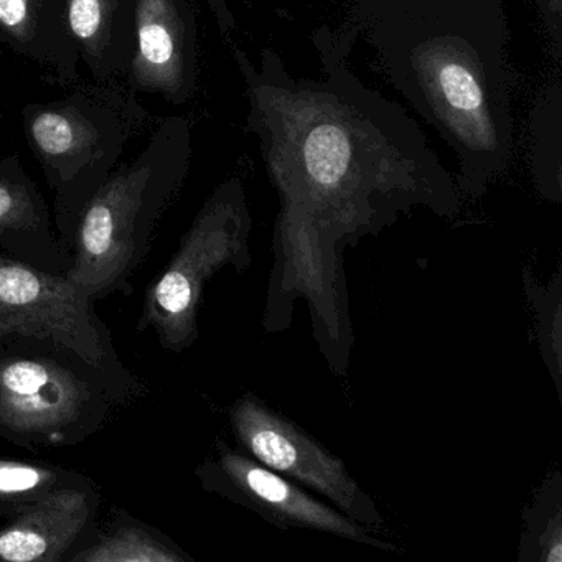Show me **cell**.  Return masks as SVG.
I'll return each mask as SVG.
<instances>
[{"label":"cell","instance_id":"obj_1","mask_svg":"<svg viewBox=\"0 0 562 562\" xmlns=\"http://www.w3.org/2000/svg\"><path fill=\"white\" fill-rule=\"evenodd\" d=\"M322 78H297L262 48L256 65L235 48L258 139L279 196L262 328L288 330L307 304L312 337L335 376H347L355 347L344 252L417 209L460 212L456 180L403 106L348 67L330 29L312 35Z\"/></svg>","mask_w":562,"mask_h":562},{"label":"cell","instance_id":"obj_2","mask_svg":"<svg viewBox=\"0 0 562 562\" xmlns=\"http://www.w3.org/2000/svg\"><path fill=\"white\" fill-rule=\"evenodd\" d=\"M361 34L381 74L452 150L459 192L485 195L515 150L503 0H391Z\"/></svg>","mask_w":562,"mask_h":562},{"label":"cell","instance_id":"obj_3","mask_svg":"<svg viewBox=\"0 0 562 562\" xmlns=\"http://www.w3.org/2000/svg\"><path fill=\"white\" fill-rule=\"evenodd\" d=\"M139 397L68 348L0 335V437L15 446H81Z\"/></svg>","mask_w":562,"mask_h":562},{"label":"cell","instance_id":"obj_4","mask_svg":"<svg viewBox=\"0 0 562 562\" xmlns=\"http://www.w3.org/2000/svg\"><path fill=\"white\" fill-rule=\"evenodd\" d=\"M252 218L245 186L225 180L206 200L179 249L144 295L137 330L153 331L169 353H182L200 337L205 288L225 268L239 274L251 266Z\"/></svg>","mask_w":562,"mask_h":562},{"label":"cell","instance_id":"obj_5","mask_svg":"<svg viewBox=\"0 0 562 562\" xmlns=\"http://www.w3.org/2000/svg\"><path fill=\"white\" fill-rule=\"evenodd\" d=\"M172 182H157L146 164L121 170L93 193L75 228L67 278L93 302L131 295L153 249Z\"/></svg>","mask_w":562,"mask_h":562},{"label":"cell","instance_id":"obj_6","mask_svg":"<svg viewBox=\"0 0 562 562\" xmlns=\"http://www.w3.org/2000/svg\"><path fill=\"white\" fill-rule=\"evenodd\" d=\"M94 304L67 276L0 252V335L60 345L146 396L149 387L124 364Z\"/></svg>","mask_w":562,"mask_h":562},{"label":"cell","instance_id":"obj_7","mask_svg":"<svg viewBox=\"0 0 562 562\" xmlns=\"http://www.w3.org/2000/svg\"><path fill=\"white\" fill-rule=\"evenodd\" d=\"M238 449L279 475L327 499L370 531L384 536L386 519L376 503L334 456L299 424L282 416L255 393H245L228 413Z\"/></svg>","mask_w":562,"mask_h":562},{"label":"cell","instance_id":"obj_8","mask_svg":"<svg viewBox=\"0 0 562 562\" xmlns=\"http://www.w3.org/2000/svg\"><path fill=\"white\" fill-rule=\"evenodd\" d=\"M195 476L206 492L256 513L284 531L308 529L370 548L396 551V546L383 536L380 538L330 503L256 462L238 447L233 449L225 440H216L215 450L196 467Z\"/></svg>","mask_w":562,"mask_h":562},{"label":"cell","instance_id":"obj_9","mask_svg":"<svg viewBox=\"0 0 562 562\" xmlns=\"http://www.w3.org/2000/svg\"><path fill=\"white\" fill-rule=\"evenodd\" d=\"M100 503L83 473L57 486L0 528V561L67 562L97 529Z\"/></svg>","mask_w":562,"mask_h":562},{"label":"cell","instance_id":"obj_10","mask_svg":"<svg viewBox=\"0 0 562 562\" xmlns=\"http://www.w3.org/2000/svg\"><path fill=\"white\" fill-rule=\"evenodd\" d=\"M136 25V80L170 98L189 91L193 77V37L180 0H137Z\"/></svg>","mask_w":562,"mask_h":562},{"label":"cell","instance_id":"obj_11","mask_svg":"<svg viewBox=\"0 0 562 562\" xmlns=\"http://www.w3.org/2000/svg\"><path fill=\"white\" fill-rule=\"evenodd\" d=\"M0 252L54 274L70 271V249L52 229L44 202L25 183L0 180Z\"/></svg>","mask_w":562,"mask_h":562},{"label":"cell","instance_id":"obj_12","mask_svg":"<svg viewBox=\"0 0 562 562\" xmlns=\"http://www.w3.org/2000/svg\"><path fill=\"white\" fill-rule=\"evenodd\" d=\"M67 562H193V558L153 526L117 509Z\"/></svg>","mask_w":562,"mask_h":562},{"label":"cell","instance_id":"obj_13","mask_svg":"<svg viewBox=\"0 0 562 562\" xmlns=\"http://www.w3.org/2000/svg\"><path fill=\"white\" fill-rule=\"evenodd\" d=\"M529 164L542 199L562 202V93L559 83L546 88L529 117Z\"/></svg>","mask_w":562,"mask_h":562},{"label":"cell","instance_id":"obj_14","mask_svg":"<svg viewBox=\"0 0 562 562\" xmlns=\"http://www.w3.org/2000/svg\"><path fill=\"white\" fill-rule=\"evenodd\" d=\"M519 562L562 561V475L554 470L522 512Z\"/></svg>","mask_w":562,"mask_h":562},{"label":"cell","instance_id":"obj_15","mask_svg":"<svg viewBox=\"0 0 562 562\" xmlns=\"http://www.w3.org/2000/svg\"><path fill=\"white\" fill-rule=\"evenodd\" d=\"M526 297L535 315L539 355L551 374L555 393L562 401V272H554L549 284H542L531 269L522 272Z\"/></svg>","mask_w":562,"mask_h":562},{"label":"cell","instance_id":"obj_16","mask_svg":"<svg viewBox=\"0 0 562 562\" xmlns=\"http://www.w3.org/2000/svg\"><path fill=\"white\" fill-rule=\"evenodd\" d=\"M80 475L50 463L0 459V515L11 518L19 509Z\"/></svg>","mask_w":562,"mask_h":562},{"label":"cell","instance_id":"obj_17","mask_svg":"<svg viewBox=\"0 0 562 562\" xmlns=\"http://www.w3.org/2000/svg\"><path fill=\"white\" fill-rule=\"evenodd\" d=\"M32 137L48 159L71 156L90 140L87 124L68 111H45L32 123Z\"/></svg>","mask_w":562,"mask_h":562},{"label":"cell","instance_id":"obj_18","mask_svg":"<svg viewBox=\"0 0 562 562\" xmlns=\"http://www.w3.org/2000/svg\"><path fill=\"white\" fill-rule=\"evenodd\" d=\"M114 0H68V22L78 41L100 55L110 38Z\"/></svg>","mask_w":562,"mask_h":562},{"label":"cell","instance_id":"obj_19","mask_svg":"<svg viewBox=\"0 0 562 562\" xmlns=\"http://www.w3.org/2000/svg\"><path fill=\"white\" fill-rule=\"evenodd\" d=\"M391 0H353L347 18L344 19L337 31H330L331 41L335 42L340 50L350 55L353 50L355 44L360 38L361 31H363L364 22L368 21L371 14L376 11L380 5L386 4Z\"/></svg>","mask_w":562,"mask_h":562},{"label":"cell","instance_id":"obj_20","mask_svg":"<svg viewBox=\"0 0 562 562\" xmlns=\"http://www.w3.org/2000/svg\"><path fill=\"white\" fill-rule=\"evenodd\" d=\"M0 27L19 41H27L32 31V0H0Z\"/></svg>","mask_w":562,"mask_h":562},{"label":"cell","instance_id":"obj_21","mask_svg":"<svg viewBox=\"0 0 562 562\" xmlns=\"http://www.w3.org/2000/svg\"><path fill=\"white\" fill-rule=\"evenodd\" d=\"M538 12L559 61L562 52V0H538Z\"/></svg>","mask_w":562,"mask_h":562}]
</instances>
